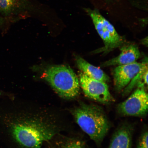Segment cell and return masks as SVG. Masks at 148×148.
<instances>
[{"mask_svg":"<svg viewBox=\"0 0 148 148\" xmlns=\"http://www.w3.org/2000/svg\"><path fill=\"white\" fill-rule=\"evenodd\" d=\"M56 148H85L83 144L79 140L69 139L60 142Z\"/></svg>","mask_w":148,"mask_h":148,"instance_id":"cell-13","label":"cell"},{"mask_svg":"<svg viewBox=\"0 0 148 148\" xmlns=\"http://www.w3.org/2000/svg\"><path fill=\"white\" fill-rule=\"evenodd\" d=\"M12 132L16 142L25 148H40L44 142L52 138L56 130L45 120L20 116L12 125Z\"/></svg>","mask_w":148,"mask_h":148,"instance_id":"cell-1","label":"cell"},{"mask_svg":"<svg viewBox=\"0 0 148 148\" xmlns=\"http://www.w3.org/2000/svg\"><path fill=\"white\" fill-rule=\"evenodd\" d=\"M44 77L61 97L71 99L79 93V81L69 66L55 65L49 66L44 73Z\"/></svg>","mask_w":148,"mask_h":148,"instance_id":"cell-3","label":"cell"},{"mask_svg":"<svg viewBox=\"0 0 148 148\" xmlns=\"http://www.w3.org/2000/svg\"><path fill=\"white\" fill-rule=\"evenodd\" d=\"M86 12L91 18L96 30L105 44L104 47L96 51V53H107L123 45L124 39L118 34L112 24L98 11L87 9Z\"/></svg>","mask_w":148,"mask_h":148,"instance_id":"cell-4","label":"cell"},{"mask_svg":"<svg viewBox=\"0 0 148 148\" xmlns=\"http://www.w3.org/2000/svg\"><path fill=\"white\" fill-rule=\"evenodd\" d=\"M79 81L85 95L90 99L103 103L113 101L106 82L90 78L82 73L79 74Z\"/></svg>","mask_w":148,"mask_h":148,"instance_id":"cell-6","label":"cell"},{"mask_svg":"<svg viewBox=\"0 0 148 148\" xmlns=\"http://www.w3.org/2000/svg\"><path fill=\"white\" fill-rule=\"evenodd\" d=\"M138 148H148V134L147 131L144 133L140 138Z\"/></svg>","mask_w":148,"mask_h":148,"instance_id":"cell-14","label":"cell"},{"mask_svg":"<svg viewBox=\"0 0 148 148\" xmlns=\"http://www.w3.org/2000/svg\"><path fill=\"white\" fill-rule=\"evenodd\" d=\"M17 0H0V13L8 15L14 10Z\"/></svg>","mask_w":148,"mask_h":148,"instance_id":"cell-12","label":"cell"},{"mask_svg":"<svg viewBox=\"0 0 148 148\" xmlns=\"http://www.w3.org/2000/svg\"><path fill=\"white\" fill-rule=\"evenodd\" d=\"M76 60L77 67L90 78L106 83L110 80L108 76L102 70L90 64L81 57H77Z\"/></svg>","mask_w":148,"mask_h":148,"instance_id":"cell-9","label":"cell"},{"mask_svg":"<svg viewBox=\"0 0 148 148\" xmlns=\"http://www.w3.org/2000/svg\"><path fill=\"white\" fill-rule=\"evenodd\" d=\"M121 48V53L117 57L102 64V67L113 66H121L132 64L140 58V51L137 46L130 44L123 45Z\"/></svg>","mask_w":148,"mask_h":148,"instance_id":"cell-8","label":"cell"},{"mask_svg":"<svg viewBox=\"0 0 148 148\" xmlns=\"http://www.w3.org/2000/svg\"><path fill=\"white\" fill-rule=\"evenodd\" d=\"M73 115L82 130L95 143H101L110 129L103 110L94 105L83 104L74 110Z\"/></svg>","mask_w":148,"mask_h":148,"instance_id":"cell-2","label":"cell"},{"mask_svg":"<svg viewBox=\"0 0 148 148\" xmlns=\"http://www.w3.org/2000/svg\"><path fill=\"white\" fill-rule=\"evenodd\" d=\"M148 107V94L144 88H138L118 105V110L123 115L140 116L147 114Z\"/></svg>","mask_w":148,"mask_h":148,"instance_id":"cell-5","label":"cell"},{"mask_svg":"<svg viewBox=\"0 0 148 148\" xmlns=\"http://www.w3.org/2000/svg\"><path fill=\"white\" fill-rule=\"evenodd\" d=\"M147 62V60L142 63L135 62L132 64L118 66L114 69V77L116 90L120 91L125 88L136 76Z\"/></svg>","mask_w":148,"mask_h":148,"instance_id":"cell-7","label":"cell"},{"mask_svg":"<svg viewBox=\"0 0 148 148\" xmlns=\"http://www.w3.org/2000/svg\"><path fill=\"white\" fill-rule=\"evenodd\" d=\"M132 134L129 127L123 126L116 131L108 148H131Z\"/></svg>","mask_w":148,"mask_h":148,"instance_id":"cell-10","label":"cell"},{"mask_svg":"<svg viewBox=\"0 0 148 148\" xmlns=\"http://www.w3.org/2000/svg\"><path fill=\"white\" fill-rule=\"evenodd\" d=\"M148 85V64L144 65L142 69L125 88L124 95L128 94L135 86L138 88H145Z\"/></svg>","mask_w":148,"mask_h":148,"instance_id":"cell-11","label":"cell"}]
</instances>
